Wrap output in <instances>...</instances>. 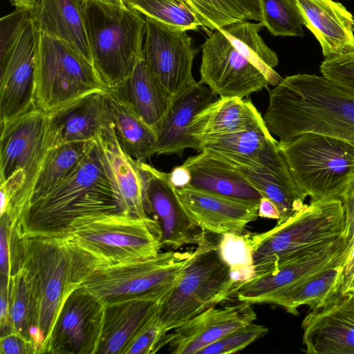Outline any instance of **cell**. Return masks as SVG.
<instances>
[{"label":"cell","mask_w":354,"mask_h":354,"mask_svg":"<svg viewBox=\"0 0 354 354\" xmlns=\"http://www.w3.org/2000/svg\"><path fill=\"white\" fill-rule=\"evenodd\" d=\"M176 189L190 216L205 232L242 234L245 227L259 217V202L231 198L189 185Z\"/></svg>","instance_id":"21"},{"label":"cell","mask_w":354,"mask_h":354,"mask_svg":"<svg viewBox=\"0 0 354 354\" xmlns=\"http://www.w3.org/2000/svg\"><path fill=\"white\" fill-rule=\"evenodd\" d=\"M104 90L91 63L65 41L41 33L35 74L37 107L48 113Z\"/></svg>","instance_id":"10"},{"label":"cell","mask_w":354,"mask_h":354,"mask_svg":"<svg viewBox=\"0 0 354 354\" xmlns=\"http://www.w3.org/2000/svg\"><path fill=\"white\" fill-rule=\"evenodd\" d=\"M346 214V238L349 243L350 250L354 244V177L347 185L340 197Z\"/></svg>","instance_id":"45"},{"label":"cell","mask_w":354,"mask_h":354,"mask_svg":"<svg viewBox=\"0 0 354 354\" xmlns=\"http://www.w3.org/2000/svg\"><path fill=\"white\" fill-rule=\"evenodd\" d=\"M263 121L250 100L220 97L194 116L189 133L198 152L200 145L208 140L249 129Z\"/></svg>","instance_id":"27"},{"label":"cell","mask_w":354,"mask_h":354,"mask_svg":"<svg viewBox=\"0 0 354 354\" xmlns=\"http://www.w3.org/2000/svg\"><path fill=\"white\" fill-rule=\"evenodd\" d=\"M169 174V179L177 188L187 185L189 182V174L187 169L182 165L175 167Z\"/></svg>","instance_id":"50"},{"label":"cell","mask_w":354,"mask_h":354,"mask_svg":"<svg viewBox=\"0 0 354 354\" xmlns=\"http://www.w3.org/2000/svg\"><path fill=\"white\" fill-rule=\"evenodd\" d=\"M1 336L12 333L9 318L8 280L1 278L0 286Z\"/></svg>","instance_id":"47"},{"label":"cell","mask_w":354,"mask_h":354,"mask_svg":"<svg viewBox=\"0 0 354 354\" xmlns=\"http://www.w3.org/2000/svg\"><path fill=\"white\" fill-rule=\"evenodd\" d=\"M142 179L146 212H153L160 221L161 248L176 250L186 245H198L203 231L190 216L169 179L145 161L138 160Z\"/></svg>","instance_id":"16"},{"label":"cell","mask_w":354,"mask_h":354,"mask_svg":"<svg viewBox=\"0 0 354 354\" xmlns=\"http://www.w3.org/2000/svg\"><path fill=\"white\" fill-rule=\"evenodd\" d=\"M304 352L354 354V293L341 295L304 319Z\"/></svg>","instance_id":"20"},{"label":"cell","mask_w":354,"mask_h":354,"mask_svg":"<svg viewBox=\"0 0 354 354\" xmlns=\"http://www.w3.org/2000/svg\"><path fill=\"white\" fill-rule=\"evenodd\" d=\"M186 1L196 12L202 26L213 31L245 19L227 0Z\"/></svg>","instance_id":"40"},{"label":"cell","mask_w":354,"mask_h":354,"mask_svg":"<svg viewBox=\"0 0 354 354\" xmlns=\"http://www.w3.org/2000/svg\"><path fill=\"white\" fill-rule=\"evenodd\" d=\"M49 149L66 143L89 142L113 128L107 90L87 94L48 113Z\"/></svg>","instance_id":"18"},{"label":"cell","mask_w":354,"mask_h":354,"mask_svg":"<svg viewBox=\"0 0 354 354\" xmlns=\"http://www.w3.org/2000/svg\"><path fill=\"white\" fill-rule=\"evenodd\" d=\"M129 8L174 28L187 31L202 26L194 10L183 1L142 0L131 3Z\"/></svg>","instance_id":"38"},{"label":"cell","mask_w":354,"mask_h":354,"mask_svg":"<svg viewBox=\"0 0 354 354\" xmlns=\"http://www.w3.org/2000/svg\"><path fill=\"white\" fill-rule=\"evenodd\" d=\"M263 118L279 142L313 132L354 143V95L323 75L299 73L283 78L270 90Z\"/></svg>","instance_id":"3"},{"label":"cell","mask_w":354,"mask_h":354,"mask_svg":"<svg viewBox=\"0 0 354 354\" xmlns=\"http://www.w3.org/2000/svg\"><path fill=\"white\" fill-rule=\"evenodd\" d=\"M48 125V113L35 105L1 122L0 193L8 201V215L14 214L30 194L50 150Z\"/></svg>","instance_id":"8"},{"label":"cell","mask_w":354,"mask_h":354,"mask_svg":"<svg viewBox=\"0 0 354 354\" xmlns=\"http://www.w3.org/2000/svg\"><path fill=\"white\" fill-rule=\"evenodd\" d=\"M344 285V265L328 269L309 279L279 306L297 315L298 308L308 306L312 310L319 309L342 295Z\"/></svg>","instance_id":"35"},{"label":"cell","mask_w":354,"mask_h":354,"mask_svg":"<svg viewBox=\"0 0 354 354\" xmlns=\"http://www.w3.org/2000/svg\"><path fill=\"white\" fill-rule=\"evenodd\" d=\"M101 138L111 162L124 212L140 218H149L145 209V192L138 160L122 149L114 128Z\"/></svg>","instance_id":"31"},{"label":"cell","mask_w":354,"mask_h":354,"mask_svg":"<svg viewBox=\"0 0 354 354\" xmlns=\"http://www.w3.org/2000/svg\"><path fill=\"white\" fill-rule=\"evenodd\" d=\"M203 150L272 172L292 180L286 161L265 122L249 129L208 140L200 145Z\"/></svg>","instance_id":"22"},{"label":"cell","mask_w":354,"mask_h":354,"mask_svg":"<svg viewBox=\"0 0 354 354\" xmlns=\"http://www.w3.org/2000/svg\"><path fill=\"white\" fill-rule=\"evenodd\" d=\"M31 11L41 33L68 44L93 65L85 21L78 0H39Z\"/></svg>","instance_id":"28"},{"label":"cell","mask_w":354,"mask_h":354,"mask_svg":"<svg viewBox=\"0 0 354 354\" xmlns=\"http://www.w3.org/2000/svg\"><path fill=\"white\" fill-rule=\"evenodd\" d=\"M200 82L221 97H248L267 88L268 79L216 30L201 46Z\"/></svg>","instance_id":"15"},{"label":"cell","mask_w":354,"mask_h":354,"mask_svg":"<svg viewBox=\"0 0 354 354\" xmlns=\"http://www.w3.org/2000/svg\"><path fill=\"white\" fill-rule=\"evenodd\" d=\"M214 153L240 171L263 196L268 198L276 204L281 214L277 224L284 222L306 206L304 201L306 196L300 192L294 180H287L269 171Z\"/></svg>","instance_id":"32"},{"label":"cell","mask_w":354,"mask_h":354,"mask_svg":"<svg viewBox=\"0 0 354 354\" xmlns=\"http://www.w3.org/2000/svg\"><path fill=\"white\" fill-rule=\"evenodd\" d=\"M159 224L151 217L104 213L76 220L66 236L105 264L112 265L156 257L162 248Z\"/></svg>","instance_id":"9"},{"label":"cell","mask_w":354,"mask_h":354,"mask_svg":"<svg viewBox=\"0 0 354 354\" xmlns=\"http://www.w3.org/2000/svg\"><path fill=\"white\" fill-rule=\"evenodd\" d=\"M217 239L218 234L204 232L191 260L162 300L158 315L168 331L236 297L237 289L220 255Z\"/></svg>","instance_id":"6"},{"label":"cell","mask_w":354,"mask_h":354,"mask_svg":"<svg viewBox=\"0 0 354 354\" xmlns=\"http://www.w3.org/2000/svg\"><path fill=\"white\" fill-rule=\"evenodd\" d=\"M293 1L325 59L354 51V16L343 4L333 0Z\"/></svg>","instance_id":"24"},{"label":"cell","mask_w":354,"mask_h":354,"mask_svg":"<svg viewBox=\"0 0 354 354\" xmlns=\"http://www.w3.org/2000/svg\"><path fill=\"white\" fill-rule=\"evenodd\" d=\"M104 304L82 287L62 306L46 353L96 354L102 332Z\"/></svg>","instance_id":"17"},{"label":"cell","mask_w":354,"mask_h":354,"mask_svg":"<svg viewBox=\"0 0 354 354\" xmlns=\"http://www.w3.org/2000/svg\"><path fill=\"white\" fill-rule=\"evenodd\" d=\"M261 22L242 20L219 29L234 47L268 79L269 85L277 86L283 80L275 71L279 59L259 35L264 28Z\"/></svg>","instance_id":"33"},{"label":"cell","mask_w":354,"mask_h":354,"mask_svg":"<svg viewBox=\"0 0 354 354\" xmlns=\"http://www.w3.org/2000/svg\"><path fill=\"white\" fill-rule=\"evenodd\" d=\"M1 354H36L32 342L17 333L1 336Z\"/></svg>","instance_id":"44"},{"label":"cell","mask_w":354,"mask_h":354,"mask_svg":"<svg viewBox=\"0 0 354 354\" xmlns=\"http://www.w3.org/2000/svg\"><path fill=\"white\" fill-rule=\"evenodd\" d=\"M194 254L170 250L136 261L102 265L81 287L104 304L126 297L168 293Z\"/></svg>","instance_id":"11"},{"label":"cell","mask_w":354,"mask_h":354,"mask_svg":"<svg viewBox=\"0 0 354 354\" xmlns=\"http://www.w3.org/2000/svg\"><path fill=\"white\" fill-rule=\"evenodd\" d=\"M155 131L171 106L172 98L159 84L144 57L115 89Z\"/></svg>","instance_id":"29"},{"label":"cell","mask_w":354,"mask_h":354,"mask_svg":"<svg viewBox=\"0 0 354 354\" xmlns=\"http://www.w3.org/2000/svg\"><path fill=\"white\" fill-rule=\"evenodd\" d=\"M319 69L322 75L354 95V51L326 58L322 62Z\"/></svg>","instance_id":"43"},{"label":"cell","mask_w":354,"mask_h":354,"mask_svg":"<svg viewBox=\"0 0 354 354\" xmlns=\"http://www.w3.org/2000/svg\"><path fill=\"white\" fill-rule=\"evenodd\" d=\"M292 179L310 201L340 199L354 177V143L307 132L279 141Z\"/></svg>","instance_id":"7"},{"label":"cell","mask_w":354,"mask_h":354,"mask_svg":"<svg viewBox=\"0 0 354 354\" xmlns=\"http://www.w3.org/2000/svg\"><path fill=\"white\" fill-rule=\"evenodd\" d=\"M142 1V0H122L124 5L128 8L131 3H132L135 1ZM180 1H183L187 2L186 0H180Z\"/></svg>","instance_id":"55"},{"label":"cell","mask_w":354,"mask_h":354,"mask_svg":"<svg viewBox=\"0 0 354 354\" xmlns=\"http://www.w3.org/2000/svg\"><path fill=\"white\" fill-rule=\"evenodd\" d=\"M256 319L252 304L248 302L211 306L169 333V350L173 354H198L205 346Z\"/></svg>","instance_id":"19"},{"label":"cell","mask_w":354,"mask_h":354,"mask_svg":"<svg viewBox=\"0 0 354 354\" xmlns=\"http://www.w3.org/2000/svg\"><path fill=\"white\" fill-rule=\"evenodd\" d=\"M354 273V244L349 251V254L344 264V287L348 282L351 276ZM342 288V290H343Z\"/></svg>","instance_id":"51"},{"label":"cell","mask_w":354,"mask_h":354,"mask_svg":"<svg viewBox=\"0 0 354 354\" xmlns=\"http://www.w3.org/2000/svg\"><path fill=\"white\" fill-rule=\"evenodd\" d=\"M200 82L175 97L166 115L156 129L155 154L181 157L186 149L198 151L189 127L194 116L214 101V93Z\"/></svg>","instance_id":"25"},{"label":"cell","mask_w":354,"mask_h":354,"mask_svg":"<svg viewBox=\"0 0 354 354\" xmlns=\"http://www.w3.org/2000/svg\"><path fill=\"white\" fill-rule=\"evenodd\" d=\"M259 217L279 220L280 211L276 204L267 197L263 196L259 203Z\"/></svg>","instance_id":"49"},{"label":"cell","mask_w":354,"mask_h":354,"mask_svg":"<svg viewBox=\"0 0 354 354\" xmlns=\"http://www.w3.org/2000/svg\"><path fill=\"white\" fill-rule=\"evenodd\" d=\"M107 93L118 142L133 158L145 162L155 155V131L116 90H107Z\"/></svg>","instance_id":"30"},{"label":"cell","mask_w":354,"mask_h":354,"mask_svg":"<svg viewBox=\"0 0 354 354\" xmlns=\"http://www.w3.org/2000/svg\"><path fill=\"white\" fill-rule=\"evenodd\" d=\"M88 1L106 3H110V4H115V5H120V6H124L122 0H88Z\"/></svg>","instance_id":"54"},{"label":"cell","mask_w":354,"mask_h":354,"mask_svg":"<svg viewBox=\"0 0 354 354\" xmlns=\"http://www.w3.org/2000/svg\"><path fill=\"white\" fill-rule=\"evenodd\" d=\"M189 174V185L241 201L259 202L261 193L236 169L215 153L203 150L183 164Z\"/></svg>","instance_id":"26"},{"label":"cell","mask_w":354,"mask_h":354,"mask_svg":"<svg viewBox=\"0 0 354 354\" xmlns=\"http://www.w3.org/2000/svg\"><path fill=\"white\" fill-rule=\"evenodd\" d=\"M218 250L237 289L255 277L253 233L218 235ZM237 293V292H236Z\"/></svg>","instance_id":"36"},{"label":"cell","mask_w":354,"mask_h":354,"mask_svg":"<svg viewBox=\"0 0 354 354\" xmlns=\"http://www.w3.org/2000/svg\"><path fill=\"white\" fill-rule=\"evenodd\" d=\"M347 293H354V273L342 290V295Z\"/></svg>","instance_id":"53"},{"label":"cell","mask_w":354,"mask_h":354,"mask_svg":"<svg viewBox=\"0 0 354 354\" xmlns=\"http://www.w3.org/2000/svg\"><path fill=\"white\" fill-rule=\"evenodd\" d=\"M246 20H262L259 0H227Z\"/></svg>","instance_id":"48"},{"label":"cell","mask_w":354,"mask_h":354,"mask_svg":"<svg viewBox=\"0 0 354 354\" xmlns=\"http://www.w3.org/2000/svg\"><path fill=\"white\" fill-rule=\"evenodd\" d=\"M145 17L144 59L159 84L174 99L197 84L192 74L197 50L187 30Z\"/></svg>","instance_id":"14"},{"label":"cell","mask_w":354,"mask_h":354,"mask_svg":"<svg viewBox=\"0 0 354 354\" xmlns=\"http://www.w3.org/2000/svg\"><path fill=\"white\" fill-rule=\"evenodd\" d=\"M268 328L253 322L242 326L205 346L198 354H229L245 348L268 333Z\"/></svg>","instance_id":"42"},{"label":"cell","mask_w":354,"mask_h":354,"mask_svg":"<svg viewBox=\"0 0 354 354\" xmlns=\"http://www.w3.org/2000/svg\"><path fill=\"white\" fill-rule=\"evenodd\" d=\"M0 271L1 278L9 281L10 278V243L9 225L6 214L1 215L0 230Z\"/></svg>","instance_id":"46"},{"label":"cell","mask_w":354,"mask_h":354,"mask_svg":"<svg viewBox=\"0 0 354 354\" xmlns=\"http://www.w3.org/2000/svg\"><path fill=\"white\" fill-rule=\"evenodd\" d=\"M158 314L138 332L123 354H153L168 344L170 334Z\"/></svg>","instance_id":"41"},{"label":"cell","mask_w":354,"mask_h":354,"mask_svg":"<svg viewBox=\"0 0 354 354\" xmlns=\"http://www.w3.org/2000/svg\"><path fill=\"white\" fill-rule=\"evenodd\" d=\"M9 230L10 271L21 268L26 274L34 306L33 344L36 354L46 353L65 301L105 263L66 235H19Z\"/></svg>","instance_id":"1"},{"label":"cell","mask_w":354,"mask_h":354,"mask_svg":"<svg viewBox=\"0 0 354 354\" xmlns=\"http://www.w3.org/2000/svg\"><path fill=\"white\" fill-rule=\"evenodd\" d=\"M264 27L274 36L303 37L304 21L293 0H259Z\"/></svg>","instance_id":"39"},{"label":"cell","mask_w":354,"mask_h":354,"mask_svg":"<svg viewBox=\"0 0 354 354\" xmlns=\"http://www.w3.org/2000/svg\"><path fill=\"white\" fill-rule=\"evenodd\" d=\"M168 293L130 297L104 304L96 354H123L138 332L158 314Z\"/></svg>","instance_id":"23"},{"label":"cell","mask_w":354,"mask_h":354,"mask_svg":"<svg viewBox=\"0 0 354 354\" xmlns=\"http://www.w3.org/2000/svg\"><path fill=\"white\" fill-rule=\"evenodd\" d=\"M345 209L340 199L310 201L284 222L253 233L255 277L346 236Z\"/></svg>","instance_id":"4"},{"label":"cell","mask_w":354,"mask_h":354,"mask_svg":"<svg viewBox=\"0 0 354 354\" xmlns=\"http://www.w3.org/2000/svg\"><path fill=\"white\" fill-rule=\"evenodd\" d=\"M78 1L93 66L105 88L115 89L143 57L145 17L125 6Z\"/></svg>","instance_id":"5"},{"label":"cell","mask_w":354,"mask_h":354,"mask_svg":"<svg viewBox=\"0 0 354 354\" xmlns=\"http://www.w3.org/2000/svg\"><path fill=\"white\" fill-rule=\"evenodd\" d=\"M41 32L30 15L19 28L0 32V121L35 106V64Z\"/></svg>","instance_id":"12"},{"label":"cell","mask_w":354,"mask_h":354,"mask_svg":"<svg viewBox=\"0 0 354 354\" xmlns=\"http://www.w3.org/2000/svg\"><path fill=\"white\" fill-rule=\"evenodd\" d=\"M91 141L69 142L51 148L26 201L12 215L6 214L9 220L12 221L26 206L41 198L69 175L86 154Z\"/></svg>","instance_id":"34"},{"label":"cell","mask_w":354,"mask_h":354,"mask_svg":"<svg viewBox=\"0 0 354 354\" xmlns=\"http://www.w3.org/2000/svg\"><path fill=\"white\" fill-rule=\"evenodd\" d=\"M8 301L12 332L20 334L33 344L35 315L32 296L26 274L21 268L10 271Z\"/></svg>","instance_id":"37"},{"label":"cell","mask_w":354,"mask_h":354,"mask_svg":"<svg viewBox=\"0 0 354 354\" xmlns=\"http://www.w3.org/2000/svg\"><path fill=\"white\" fill-rule=\"evenodd\" d=\"M345 236L306 255L296 259L274 272L254 277L238 290L239 301L280 306L281 302L309 279L331 268L344 265L349 254Z\"/></svg>","instance_id":"13"},{"label":"cell","mask_w":354,"mask_h":354,"mask_svg":"<svg viewBox=\"0 0 354 354\" xmlns=\"http://www.w3.org/2000/svg\"><path fill=\"white\" fill-rule=\"evenodd\" d=\"M120 212L123 205L100 137L69 175L9 222L19 235H66L79 218Z\"/></svg>","instance_id":"2"},{"label":"cell","mask_w":354,"mask_h":354,"mask_svg":"<svg viewBox=\"0 0 354 354\" xmlns=\"http://www.w3.org/2000/svg\"><path fill=\"white\" fill-rule=\"evenodd\" d=\"M17 8L33 9L39 0H10Z\"/></svg>","instance_id":"52"}]
</instances>
